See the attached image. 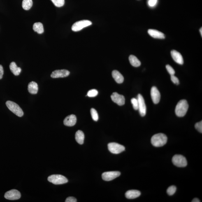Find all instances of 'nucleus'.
<instances>
[{
	"mask_svg": "<svg viewBox=\"0 0 202 202\" xmlns=\"http://www.w3.org/2000/svg\"><path fill=\"white\" fill-rule=\"evenodd\" d=\"M167 141V138L163 133H159L155 134L152 137L151 142L154 146L157 147H161L166 145Z\"/></svg>",
	"mask_w": 202,
	"mask_h": 202,
	"instance_id": "nucleus-1",
	"label": "nucleus"
},
{
	"mask_svg": "<svg viewBox=\"0 0 202 202\" xmlns=\"http://www.w3.org/2000/svg\"><path fill=\"white\" fill-rule=\"evenodd\" d=\"M189 105L185 100H181L176 105L175 109V113L177 116L183 117L187 113Z\"/></svg>",
	"mask_w": 202,
	"mask_h": 202,
	"instance_id": "nucleus-2",
	"label": "nucleus"
},
{
	"mask_svg": "<svg viewBox=\"0 0 202 202\" xmlns=\"http://www.w3.org/2000/svg\"><path fill=\"white\" fill-rule=\"evenodd\" d=\"M6 105L9 109L17 116L22 117L24 113L22 109L17 103L12 101H8L6 102Z\"/></svg>",
	"mask_w": 202,
	"mask_h": 202,
	"instance_id": "nucleus-3",
	"label": "nucleus"
},
{
	"mask_svg": "<svg viewBox=\"0 0 202 202\" xmlns=\"http://www.w3.org/2000/svg\"><path fill=\"white\" fill-rule=\"evenodd\" d=\"M49 182L57 185L66 183L68 181L65 177L60 175H50L48 178Z\"/></svg>",
	"mask_w": 202,
	"mask_h": 202,
	"instance_id": "nucleus-4",
	"label": "nucleus"
},
{
	"mask_svg": "<svg viewBox=\"0 0 202 202\" xmlns=\"http://www.w3.org/2000/svg\"><path fill=\"white\" fill-rule=\"evenodd\" d=\"M172 161L174 165L179 167H184L187 165V159L184 156L180 155H175L174 156Z\"/></svg>",
	"mask_w": 202,
	"mask_h": 202,
	"instance_id": "nucleus-5",
	"label": "nucleus"
},
{
	"mask_svg": "<svg viewBox=\"0 0 202 202\" xmlns=\"http://www.w3.org/2000/svg\"><path fill=\"white\" fill-rule=\"evenodd\" d=\"M91 21L88 20H83L78 21L75 23L72 26V29L74 31H78L92 24Z\"/></svg>",
	"mask_w": 202,
	"mask_h": 202,
	"instance_id": "nucleus-6",
	"label": "nucleus"
},
{
	"mask_svg": "<svg viewBox=\"0 0 202 202\" xmlns=\"http://www.w3.org/2000/svg\"><path fill=\"white\" fill-rule=\"evenodd\" d=\"M108 148L109 151L113 154H120L125 150V147L123 146L116 143H109Z\"/></svg>",
	"mask_w": 202,
	"mask_h": 202,
	"instance_id": "nucleus-7",
	"label": "nucleus"
},
{
	"mask_svg": "<svg viewBox=\"0 0 202 202\" xmlns=\"http://www.w3.org/2000/svg\"><path fill=\"white\" fill-rule=\"evenodd\" d=\"M138 108L140 115L142 117H144L146 113V105L145 100L141 94H138Z\"/></svg>",
	"mask_w": 202,
	"mask_h": 202,
	"instance_id": "nucleus-8",
	"label": "nucleus"
},
{
	"mask_svg": "<svg viewBox=\"0 0 202 202\" xmlns=\"http://www.w3.org/2000/svg\"><path fill=\"white\" fill-rule=\"evenodd\" d=\"M120 175V172L118 171L106 172L102 175V178L106 181H109L117 178Z\"/></svg>",
	"mask_w": 202,
	"mask_h": 202,
	"instance_id": "nucleus-9",
	"label": "nucleus"
},
{
	"mask_svg": "<svg viewBox=\"0 0 202 202\" xmlns=\"http://www.w3.org/2000/svg\"><path fill=\"white\" fill-rule=\"evenodd\" d=\"M21 195L20 192L17 190L12 189L5 193L4 197L6 199L15 200L20 199Z\"/></svg>",
	"mask_w": 202,
	"mask_h": 202,
	"instance_id": "nucleus-10",
	"label": "nucleus"
},
{
	"mask_svg": "<svg viewBox=\"0 0 202 202\" xmlns=\"http://www.w3.org/2000/svg\"><path fill=\"white\" fill-rule=\"evenodd\" d=\"M111 98L114 102L117 103L119 106H122L125 103V99L122 95L119 94L117 92L113 93L111 95Z\"/></svg>",
	"mask_w": 202,
	"mask_h": 202,
	"instance_id": "nucleus-11",
	"label": "nucleus"
},
{
	"mask_svg": "<svg viewBox=\"0 0 202 202\" xmlns=\"http://www.w3.org/2000/svg\"><path fill=\"white\" fill-rule=\"evenodd\" d=\"M70 74V72L65 69L58 70L53 71L51 75V76L53 78H64L67 77Z\"/></svg>",
	"mask_w": 202,
	"mask_h": 202,
	"instance_id": "nucleus-12",
	"label": "nucleus"
},
{
	"mask_svg": "<svg viewBox=\"0 0 202 202\" xmlns=\"http://www.w3.org/2000/svg\"><path fill=\"white\" fill-rule=\"evenodd\" d=\"M151 96L154 104H157L159 103L161 98V94L157 87H153L151 89Z\"/></svg>",
	"mask_w": 202,
	"mask_h": 202,
	"instance_id": "nucleus-13",
	"label": "nucleus"
},
{
	"mask_svg": "<svg viewBox=\"0 0 202 202\" xmlns=\"http://www.w3.org/2000/svg\"><path fill=\"white\" fill-rule=\"evenodd\" d=\"M171 54L172 58L175 62L181 65L183 64V58L180 52L176 50H173L171 51Z\"/></svg>",
	"mask_w": 202,
	"mask_h": 202,
	"instance_id": "nucleus-14",
	"label": "nucleus"
},
{
	"mask_svg": "<svg viewBox=\"0 0 202 202\" xmlns=\"http://www.w3.org/2000/svg\"><path fill=\"white\" fill-rule=\"evenodd\" d=\"M77 119L76 116L71 115L67 117L64 120V124L65 126H75L76 122Z\"/></svg>",
	"mask_w": 202,
	"mask_h": 202,
	"instance_id": "nucleus-15",
	"label": "nucleus"
},
{
	"mask_svg": "<svg viewBox=\"0 0 202 202\" xmlns=\"http://www.w3.org/2000/svg\"><path fill=\"white\" fill-rule=\"evenodd\" d=\"M148 33L151 36L154 38L164 39L165 38L164 33L156 30L149 29L148 31Z\"/></svg>",
	"mask_w": 202,
	"mask_h": 202,
	"instance_id": "nucleus-16",
	"label": "nucleus"
},
{
	"mask_svg": "<svg viewBox=\"0 0 202 202\" xmlns=\"http://www.w3.org/2000/svg\"><path fill=\"white\" fill-rule=\"evenodd\" d=\"M141 193L139 191L136 190H131L126 192L125 196L128 199H133L139 197Z\"/></svg>",
	"mask_w": 202,
	"mask_h": 202,
	"instance_id": "nucleus-17",
	"label": "nucleus"
},
{
	"mask_svg": "<svg viewBox=\"0 0 202 202\" xmlns=\"http://www.w3.org/2000/svg\"><path fill=\"white\" fill-rule=\"evenodd\" d=\"M112 76L117 83L121 84L124 82V78L122 75L117 70H114L112 72Z\"/></svg>",
	"mask_w": 202,
	"mask_h": 202,
	"instance_id": "nucleus-18",
	"label": "nucleus"
},
{
	"mask_svg": "<svg viewBox=\"0 0 202 202\" xmlns=\"http://www.w3.org/2000/svg\"><path fill=\"white\" fill-rule=\"evenodd\" d=\"M28 90L31 94H36L38 90V84L34 81L30 82L28 86Z\"/></svg>",
	"mask_w": 202,
	"mask_h": 202,
	"instance_id": "nucleus-19",
	"label": "nucleus"
},
{
	"mask_svg": "<svg viewBox=\"0 0 202 202\" xmlns=\"http://www.w3.org/2000/svg\"><path fill=\"white\" fill-rule=\"evenodd\" d=\"M10 71L15 76H18L20 75L22 69L18 67L17 64L14 62H12L10 63Z\"/></svg>",
	"mask_w": 202,
	"mask_h": 202,
	"instance_id": "nucleus-20",
	"label": "nucleus"
},
{
	"mask_svg": "<svg viewBox=\"0 0 202 202\" xmlns=\"http://www.w3.org/2000/svg\"><path fill=\"white\" fill-rule=\"evenodd\" d=\"M84 138L85 136L83 132L80 130L76 132L75 134V139L79 144L82 145L84 143Z\"/></svg>",
	"mask_w": 202,
	"mask_h": 202,
	"instance_id": "nucleus-21",
	"label": "nucleus"
},
{
	"mask_svg": "<svg viewBox=\"0 0 202 202\" xmlns=\"http://www.w3.org/2000/svg\"><path fill=\"white\" fill-rule=\"evenodd\" d=\"M129 60L130 63L132 66L135 67H138L141 65V62L136 56L134 55H130L129 56Z\"/></svg>",
	"mask_w": 202,
	"mask_h": 202,
	"instance_id": "nucleus-22",
	"label": "nucleus"
},
{
	"mask_svg": "<svg viewBox=\"0 0 202 202\" xmlns=\"http://www.w3.org/2000/svg\"><path fill=\"white\" fill-rule=\"evenodd\" d=\"M33 29L38 34H41L44 32V29L43 24L41 23H36L33 24Z\"/></svg>",
	"mask_w": 202,
	"mask_h": 202,
	"instance_id": "nucleus-23",
	"label": "nucleus"
},
{
	"mask_svg": "<svg viewBox=\"0 0 202 202\" xmlns=\"http://www.w3.org/2000/svg\"><path fill=\"white\" fill-rule=\"evenodd\" d=\"M32 5V0H23L22 7L24 10H28L30 9Z\"/></svg>",
	"mask_w": 202,
	"mask_h": 202,
	"instance_id": "nucleus-24",
	"label": "nucleus"
},
{
	"mask_svg": "<svg viewBox=\"0 0 202 202\" xmlns=\"http://www.w3.org/2000/svg\"><path fill=\"white\" fill-rule=\"evenodd\" d=\"M91 114L93 120L97 121L99 119V115L96 110L94 108L91 109Z\"/></svg>",
	"mask_w": 202,
	"mask_h": 202,
	"instance_id": "nucleus-25",
	"label": "nucleus"
},
{
	"mask_svg": "<svg viewBox=\"0 0 202 202\" xmlns=\"http://www.w3.org/2000/svg\"><path fill=\"white\" fill-rule=\"evenodd\" d=\"M176 191V187L175 186H171L167 189V192L168 195L171 196L174 194Z\"/></svg>",
	"mask_w": 202,
	"mask_h": 202,
	"instance_id": "nucleus-26",
	"label": "nucleus"
},
{
	"mask_svg": "<svg viewBox=\"0 0 202 202\" xmlns=\"http://www.w3.org/2000/svg\"><path fill=\"white\" fill-rule=\"evenodd\" d=\"M54 5L58 7L62 6L64 4V0H51Z\"/></svg>",
	"mask_w": 202,
	"mask_h": 202,
	"instance_id": "nucleus-27",
	"label": "nucleus"
},
{
	"mask_svg": "<svg viewBox=\"0 0 202 202\" xmlns=\"http://www.w3.org/2000/svg\"><path fill=\"white\" fill-rule=\"evenodd\" d=\"M98 92L96 89H92L88 91L87 96L90 97H95L97 95Z\"/></svg>",
	"mask_w": 202,
	"mask_h": 202,
	"instance_id": "nucleus-28",
	"label": "nucleus"
},
{
	"mask_svg": "<svg viewBox=\"0 0 202 202\" xmlns=\"http://www.w3.org/2000/svg\"><path fill=\"white\" fill-rule=\"evenodd\" d=\"M131 103L132 104L133 108L135 110H138V99L133 98L131 99Z\"/></svg>",
	"mask_w": 202,
	"mask_h": 202,
	"instance_id": "nucleus-29",
	"label": "nucleus"
},
{
	"mask_svg": "<svg viewBox=\"0 0 202 202\" xmlns=\"http://www.w3.org/2000/svg\"><path fill=\"white\" fill-rule=\"evenodd\" d=\"M166 68L167 71L170 75H175V70L171 66L168 64L167 65Z\"/></svg>",
	"mask_w": 202,
	"mask_h": 202,
	"instance_id": "nucleus-30",
	"label": "nucleus"
},
{
	"mask_svg": "<svg viewBox=\"0 0 202 202\" xmlns=\"http://www.w3.org/2000/svg\"><path fill=\"white\" fill-rule=\"evenodd\" d=\"M158 0H148L147 3L150 7H154L157 5Z\"/></svg>",
	"mask_w": 202,
	"mask_h": 202,
	"instance_id": "nucleus-31",
	"label": "nucleus"
},
{
	"mask_svg": "<svg viewBox=\"0 0 202 202\" xmlns=\"http://www.w3.org/2000/svg\"><path fill=\"white\" fill-rule=\"evenodd\" d=\"M195 128L197 130L200 132V133H202V121H200L199 122L196 123L195 124Z\"/></svg>",
	"mask_w": 202,
	"mask_h": 202,
	"instance_id": "nucleus-32",
	"label": "nucleus"
},
{
	"mask_svg": "<svg viewBox=\"0 0 202 202\" xmlns=\"http://www.w3.org/2000/svg\"><path fill=\"white\" fill-rule=\"evenodd\" d=\"M171 79L172 82L176 85H179V79L174 75H171Z\"/></svg>",
	"mask_w": 202,
	"mask_h": 202,
	"instance_id": "nucleus-33",
	"label": "nucleus"
},
{
	"mask_svg": "<svg viewBox=\"0 0 202 202\" xmlns=\"http://www.w3.org/2000/svg\"><path fill=\"white\" fill-rule=\"evenodd\" d=\"M66 202H76L77 200L75 197H68L66 198Z\"/></svg>",
	"mask_w": 202,
	"mask_h": 202,
	"instance_id": "nucleus-34",
	"label": "nucleus"
},
{
	"mask_svg": "<svg viewBox=\"0 0 202 202\" xmlns=\"http://www.w3.org/2000/svg\"><path fill=\"white\" fill-rule=\"evenodd\" d=\"M3 73H4V71H3V66L1 65H0V80L2 78Z\"/></svg>",
	"mask_w": 202,
	"mask_h": 202,
	"instance_id": "nucleus-35",
	"label": "nucleus"
},
{
	"mask_svg": "<svg viewBox=\"0 0 202 202\" xmlns=\"http://www.w3.org/2000/svg\"><path fill=\"white\" fill-rule=\"evenodd\" d=\"M192 202H200V200L198 199L197 198H194V199L192 200Z\"/></svg>",
	"mask_w": 202,
	"mask_h": 202,
	"instance_id": "nucleus-36",
	"label": "nucleus"
},
{
	"mask_svg": "<svg viewBox=\"0 0 202 202\" xmlns=\"http://www.w3.org/2000/svg\"><path fill=\"white\" fill-rule=\"evenodd\" d=\"M200 33H201V36H202V27L201 28H200Z\"/></svg>",
	"mask_w": 202,
	"mask_h": 202,
	"instance_id": "nucleus-37",
	"label": "nucleus"
}]
</instances>
